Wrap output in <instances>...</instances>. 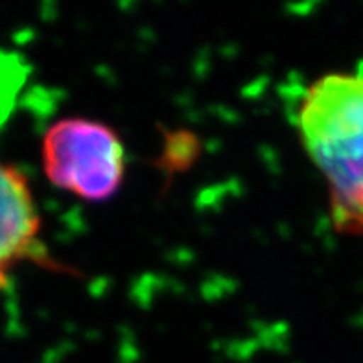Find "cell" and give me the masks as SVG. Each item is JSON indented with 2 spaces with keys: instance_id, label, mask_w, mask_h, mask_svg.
<instances>
[{
  "instance_id": "6da1fadb",
  "label": "cell",
  "mask_w": 363,
  "mask_h": 363,
  "mask_svg": "<svg viewBox=\"0 0 363 363\" xmlns=\"http://www.w3.org/2000/svg\"><path fill=\"white\" fill-rule=\"evenodd\" d=\"M297 124L310 159L328 183L334 225L363 235V65L312 83Z\"/></svg>"
},
{
  "instance_id": "7a4b0ae2",
  "label": "cell",
  "mask_w": 363,
  "mask_h": 363,
  "mask_svg": "<svg viewBox=\"0 0 363 363\" xmlns=\"http://www.w3.org/2000/svg\"><path fill=\"white\" fill-rule=\"evenodd\" d=\"M43 168L57 189L85 201H106L124 181V146L109 125L63 118L43 137Z\"/></svg>"
},
{
  "instance_id": "3957f363",
  "label": "cell",
  "mask_w": 363,
  "mask_h": 363,
  "mask_svg": "<svg viewBox=\"0 0 363 363\" xmlns=\"http://www.w3.org/2000/svg\"><path fill=\"white\" fill-rule=\"evenodd\" d=\"M24 262L50 264L41 242V218L26 175L0 161V290Z\"/></svg>"
}]
</instances>
